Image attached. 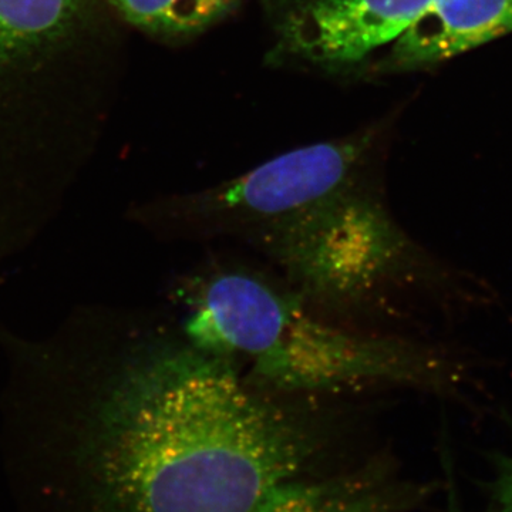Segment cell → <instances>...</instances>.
I'll list each match as a JSON object with an SVG mask.
<instances>
[{
    "mask_svg": "<svg viewBox=\"0 0 512 512\" xmlns=\"http://www.w3.org/2000/svg\"><path fill=\"white\" fill-rule=\"evenodd\" d=\"M241 0H107L117 13L148 35L184 39L227 18Z\"/></svg>",
    "mask_w": 512,
    "mask_h": 512,
    "instance_id": "9",
    "label": "cell"
},
{
    "mask_svg": "<svg viewBox=\"0 0 512 512\" xmlns=\"http://www.w3.org/2000/svg\"><path fill=\"white\" fill-rule=\"evenodd\" d=\"M512 32V0H430L403 33L382 72L424 69Z\"/></svg>",
    "mask_w": 512,
    "mask_h": 512,
    "instance_id": "6",
    "label": "cell"
},
{
    "mask_svg": "<svg viewBox=\"0 0 512 512\" xmlns=\"http://www.w3.org/2000/svg\"><path fill=\"white\" fill-rule=\"evenodd\" d=\"M330 400L279 396L185 333L148 342L114 376L89 443L97 512H252L329 456Z\"/></svg>",
    "mask_w": 512,
    "mask_h": 512,
    "instance_id": "1",
    "label": "cell"
},
{
    "mask_svg": "<svg viewBox=\"0 0 512 512\" xmlns=\"http://www.w3.org/2000/svg\"><path fill=\"white\" fill-rule=\"evenodd\" d=\"M494 477L484 484L487 505L484 512H512V457L495 453L490 457Z\"/></svg>",
    "mask_w": 512,
    "mask_h": 512,
    "instance_id": "10",
    "label": "cell"
},
{
    "mask_svg": "<svg viewBox=\"0 0 512 512\" xmlns=\"http://www.w3.org/2000/svg\"><path fill=\"white\" fill-rule=\"evenodd\" d=\"M83 6V0H0V73L69 35Z\"/></svg>",
    "mask_w": 512,
    "mask_h": 512,
    "instance_id": "8",
    "label": "cell"
},
{
    "mask_svg": "<svg viewBox=\"0 0 512 512\" xmlns=\"http://www.w3.org/2000/svg\"><path fill=\"white\" fill-rule=\"evenodd\" d=\"M430 0H271L275 55L342 69L396 42Z\"/></svg>",
    "mask_w": 512,
    "mask_h": 512,
    "instance_id": "5",
    "label": "cell"
},
{
    "mask_svg": "<svg viewBox=\"0 0 512 512\" xmlns=\"http://www.w3.org/2000/svg\"><path fill=\"white\" fill-rule=\"evenodd\" d=\"M248 245L306 305L355 328L420 312L457 322L498 303L493 286L400 225L376 180L319 202Z\"/></svg>",
    "mask_w": 512,
    "mask_h": 512,
    "instance_id": "3",
    "label": "cell"
},
{
    "mask_svg": "<svg viewBox=\"0 0 512 512\" xmlns=\"http://www.w3.org/2000/svg\"><path fill=\"white\" fill-rule=\"evenodd\" d=\"M376 136H353L296 148L205 190L161 205L163 227L183 241L237 239L249 244L319 202L375 181Z\"/></svg>",
    "mask_w": 512,
    "mask_h": 512,
    "instance_id": "4",
    "label": "cell"
},
{
    "mask_svg": "<svg viewBox=\"0 0 512 512\" xmlns=\"http://www.w3.org/2000/svg\"><path fill=\"white\" fill-rule=\"evenodd\" d=\"M430 488L402 481L387 461L318 481L274 485L252 512H412Z\"/></svg>",
    "mask_w": 512,
    "mask_h": 512,
    "instance_id": "7",
    "label": "cell"
},
{
    "mask_svg": "<svg viewBox=\"0 0 512 512\" xmlns=\"http://www.w3.org/2000/svg\"><path fill=\"white\" fill-rule=\"evenodd\" d=\"M178 296L185 335L264 392L330 400L410 390L470 404L478 386L477 357L464 350L330 319L284 282L249 269L201 272Z\"/></svg>",
    "mask_w": 512,
    "mask_h": 512,
    "instance_id": "2",
    "label": "cell"
}]
</instances>
